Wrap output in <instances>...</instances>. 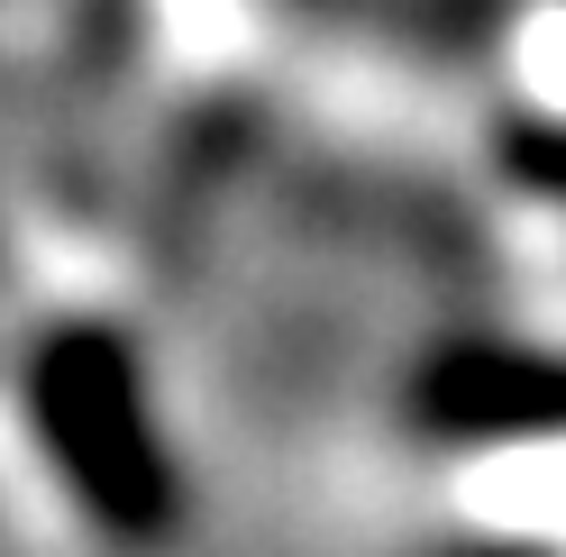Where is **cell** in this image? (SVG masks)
Listing matches in <instances>:
<instances>
[{"label":"cell","mask_w":566,"mask_h":557,"mask_svg":"<svg viewBox=\"0 0 566 557\" xmlns=\"http://www.w3.org/2000/svg\"><path fill=\"white\" fill-rule=\"evenodd\" d=\"M28 421H38L46 458L64 466L74 503L119 530L128 548H156L174 530V466L165 439L147 421V393H137V357L111 329H55L28 357Z\"/></svg>","instance_id":"cell-1"},{"label":"cell","mask_w":566,"mask_h":557,"mask_svg":"<svg viewBox=\"0 0 566 557\" xmlns=\"http://www.w3.org/2000/svg\"><path fill=\"white\" fill-rule=\"evenodd\" d=\"M430 421H448V430H539V421H566V366L457 357L430 385Z\"/></svg>","instance_id":"cell-2"}]
</instances>
